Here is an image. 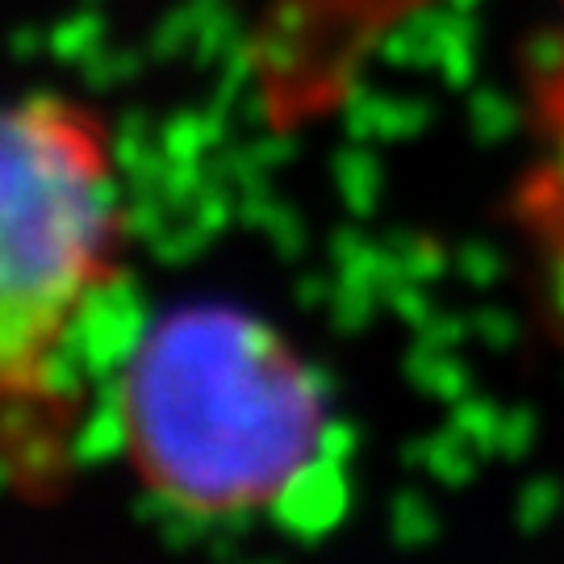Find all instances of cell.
I'll list each match as a JSON object with an SVG mask.
<instances>
[{
  "label": "cell",
  "instance_id": "6da1fadb",
  "mask_svg": "<svg viewBox=\"0 0 564 564\" xmlns=\"http://www.w3.org/2000/svg\"><path fill=\"white\" fill-rule=\"evenodd\" d=\"M130 377L142 464L188 502L272 494L314 456L326 405L263 318L181 310L151 330Z\"/></svg>",
  "mask_w": 564,
  "mask_h": 564
},
{
  "label": "cell",
  "instance_id": "7a4b0ae2",
  "mask_svg": "<svg viewBox=\"0 0 564 564\" xmlns=\"http://www.w3.org/2000/svg\"><path fill=\"white\" fill-rule=\"evenodd\" d=\"M101 126L55 93L21 97L4 118L0 223V364L9 389H30L46 343L97 276L113 226L118 181Z\"/></svg>",
  "mask_w": 564,
  "mask_h": 564
},
{
  "label": "cell",
  "instance_id": "3957f363",
  "mask_svg": "<svg viewBox=\"0 0 564 564\" xmlns=\"http://www.w3.org/2000/svg\"><path fill=\"white\" fill-rule=\"evenodd\" d=\"M142 339H147V305L139 297V284L126 272L88 284L76 310L55 330V343L80 356L88 381L121 372L134 360Z\"/></svg>",
  "mask_w": 564,
  "mask_h": 564
},
{
  "label": "cell",
  "instance_id": "277c9868",
  "mask_svg": "<svg viewBox=\"0 0 564 564\" xmlns=\"http://www.w3.org/2000/svg\"><path fill=\"white\" fill-rule=\"evenodd\" d=\"M351 506L347 464H335L326 456L297 464L272 494H268V523L297 544H318L343 523Z\"/></svg>",
  "mask_w": 564,
  "mask_h": 564
},
{
  "label": "cell",
  "instance_id": "5b68a950",
  "mask_svg": "<svg viewBox=\"0 0 564 564\" xmlns=\"http://www.w3.org/2000/svg\"><path fill=\"white\" fill-rule=\"evenodd\" d=\"M130 444H134L130 405H93V414L84 419L72 447H67V460L80 464V468H93V464L121 456Z\"/></svg>",
  "mask_w": 564,
  "mask_h": 564
},
{
  "label": "cell",
  "instance_id": "8992f818",
  "mask_svg": "<svg viewBox=\"0 0 564 564\" xmlns=\"http://www.w3.org/2000/svg\"><path fill=\"white\" fill-rule=\"evenodd\" d=\"M502 410L489 402V398H464V402L452 405V419L447 426L460 435L464 444H473V452L489 460V456H498V440H502Z\"/></svg>",
  "mask_w": 564,
  "mask_h": 564
},
{
  "label": "cell",
  "instance_id": "52a82bcc",
  "mask_svg": "<svg viewBox=\"0 0 564 564\" xmlns=\"http://www.w3.org/2000/svg\"><path fill=\"white\" fill-rule=\"evenodd\" d=\"M84 364L76 351H67L59 343H46L39 356V368H34V389H39L42 398H51V402H76L80 398V384H84Z\"/></svg>",
  "mask_w": 564,
  "mask_h": 564
},
{
  "label": "cell",
  "instance_id": "ba28073f",
  "mask_svg": "<svg viewBox=\"0 0 564 564\" xmlns=\"http://www.w3.org/2000/svg\"><path fill=\"white\" fill-rule=\"evenodd\" d=\"M389 535L398 547H423L440 535V519L431 514L419 489H398L389 502Z\"/></svg>",
  "mask_w": 564,
  "mask_h": 564
},
{
  "label": "cell",
  "instance_id": "9c48e42d",
  "mask_svg": "<svg viewBox=\"0 0 564 564\" xmlns=\"http://www.w3.org/2000/svg\"><path fill=\"white\" fill-rule=\"evenodd\" d=\"M477 452H473V444H464L460 435L447 426L444 435H435L431 440V456H426V473L435 477V481L452 485V489H460V485H468L473 477H477Z\"/></svg>",
  "mask_w": 564,
  "mask_h": 564
},
{
  "label": "cell",
  "instance_id": "30bf717a",
  "mask_svg": "<svg viewBox=\"0 0 564 564\" xmlns=\"http://www.w3.org/2000/svg\"><path fill=\"white\" fill-rule=\"evenodd\" d=\"M218 519H223V506L184 502L181 510H172L160 523V540L167 547H193L202 544V540H209V531L218 527Z\"/></svg>",
  "mask_w": 564,
  "mask_h": 564
},
{
  "label": "cell",
  "instance_id": "8fae6325",
  "mask_svg": "<svg viewBox=\"0 0 564 564\" xmlns=\"http://www.w3.org/2000/svg\"><path fill=\"white\" fill-rule=\"evenodd\" d=\"M561 502H564L561 481H552V477H535V481H527L523 494H519V510H514V519H519V531H523V535H535V531H544L547 519L561 510Z\"/></svg>",
  "mask_w": 564,
  "mask_h": 564
},
{
  "label": "cell",
  "instance_id": "7c38bea8",
  "mask_svg": "<svg viewBox=\"0 0 564 564\" xmlns=\"http://www.w3.org/2000/svg\"><path fill=\"white\" fill-rule=\"evenodd\" d=\"M13 464H18V473L25 477V481L46 485L51 477H59L63 456H59V447H55L51 435L34 431V435L18 440V447H13Z\"/></svg>",
  "mask_w": 564,
  "mask_h": 564
},
{
  "label": "cell",
  "instance_id": "4fadbf2b",
  "mask_svg": "<svg viewBox=\"0 0 564 564\" xmlns=\"http://www.w3.org/2000/svg\"><path fill=\"white\" fill-rule=\"evenodd\" d=\"M372 293L377 289L351 281H343L335 289V326H339L343 335H356V330L368 326V318H372Z\"/></svg>",
  "mask_w": 564,
  "mask_h": 564
},
{
  "label": "cell",
  "instance_id": "5bb4252c",
  "mask_svg": "<svg viewBox=\"0 0 564 564\" xmlns=\"http://www.w3.org/2000/svg\"><path fill=\"white\" fill-rule=\"evenodd\" d=\"M531 444H535V410H527V405L506 410L502 440H498V456H502V460H523Z\"/></svg>",
  "mask_w": 564,
  "mask_h": 564
},
{
  "label": "cell",
  "instance_id": "9a60e30c",
  "mask_svg": "<svg viewBox=\"0 0 564 564\" xmlns=\"http://www.w3.org/2000/svg\"><path fill=\"white\" fill-rule=\"evenodd\" d=\"M360 444V431L356 423H347V419H326L318 426V444H314V456H326V460L335 464H347L351 460V452Z\"/></svg>",
  "mask_w": 564,
  "mask_h": 564
},
{
  "label": "cell",
  "instance_id": "2e32d148",
  "mask_svg": "<svg viewBox=\"0 0 564 564\" xmlns=\"http://www.w3.org/2000/svg\"><path fill=\"white\" fill-rule=\"evenodd\" d=\"M440 364H444V347L419 339L410 351H405V377H410V384H414L419 393H426V398H431V384H435Z\"/></svg>",
  "mask_w": 564,
  "mask_h": 564
},
{
  "label": "cell",
  "instance_id": "e0dca14e",
  "mask_svg": "<svg viewBox=\"0 0 564 564\" xmlns=\"http://www.w3.org/2000/svg\"><path fill=\"white\" fill-rule=\"evenodd\" d=\"M473 393V377H468V368L460 360H447L440 364V372H435V384H431V398H440V402L456 405L464 402Z\"/></svg>",
  "mask_w": 564,
  "mask_h": 564
},
{
  "label": "cell",
  "instance_id": "ac0fdd59",
  "mask_svg": "<svg viewBox=\"0 0 564 564\" xmlns=\"http://www.w3.org/2000/svg\"><path fill=\"white\" fill-rule=\"evenodd\" d=\"M473 330H477L494 351H502V347H510V343L519 339V323H514L510 314H502V310H481V314L473 318Z\"/></svg>",
  "mask_w": 564,
  "mask_h": 564
},
{
  "label": "cell",
  "instance_id": "d6986e66",
  "mask_svg": "<svg viewBox=\"0 0 564 564\" xmlns=\"http://www.w3.org/2000/svg\"><path fill=\"white\" fill-rule=\"evenodd\" d=\"M4 431H9V440H25L39 431V410L25 398V389H13V398L4 405Z\"/></svg>",
  "mask_w": 564,
  "mask_h": 564
},
{
  "label": "cell",
  "instance_id": "ffe728a7",
  "mask_svg": "<svg viewBox=\"0 0 564 564\" xmlns=\"http://www.w3.org/2000/svg\"><path fill=\"white\" fill-rule=\"evenodd\" d=\"M384 297H389V305H393V310H398L414 330H423V326L435 318V314H431V305L423 302V293H419V289H410V284H393Z\"/></svg>",
  "mask_w": 564,
  "mask_h": 564
},
{
  "label": "cell",
  "instance_id": "44dd1931",
  "mask_svg": "<svg viewBox=\"0 0 564 564\" xmlns=\"http://www.w3.org/2000/svg\"><path fill=\"white\" fill-rule=\"evenodd\" d=\"M468 330H473V323H468V318H456V314H435V318L419 330V339L435 343V347H444V351H447V347H456Z\"/></svg>",
  "mask_w": 564,
  "mask_h": 564
},
{
  "label": "cell",
  "instance_id": "7402d4cb",
  "mask_svg": "<svg viewBox=\"0 0 564 564\" xmlns=\"http://www.w3.org/2000/svg\"><path fill=\"white\" fill-rule=\"evenodd\" d=\"M460 268L473 284H489L498 272H502V260H498L489 247H468V251L460 256Z\"/></svg>",
  "mask_w": 564,
  "mask_h": 564
},
{
  "label": "cell",
  "instance_id": "603a6c76",
  "mask_svg": "<svg viewBox=\"0 0 564 564\" xmlns=\"http://www.w3.org/2000/svg\"><path fill=\"white\" fill-rule=\"evenodd\" d=\"M405 263V276L410 281H431V276H440L444 272V256L435 251V247H410L402 256Z\"/></svg>",
  "mask_w": 564,
  "mask_h": 564
},
{
  "label": "cell",
  "instance_id": "cb8c5ba5",
  "mask_svg": "<svg viewBox=\"0 0 564 564\" xmlns=\"http://www.w3.org/2000/svg\"><path fill=\"white\" fill-rule=\"evenodd\" d=\"M256 523V510H251V498H242V502H226L223 506V519H218V531L226 535H247Z\"/></svg>",
  "mask_w": 564,
  "mask_h": 564
},
{
  "label": "cell",
  "instance_id": "d4e9b609",
  "mask_svg": "<svg viewBox=\"0 0 564 564\" xmlns=\"http://www.w3.org/2000/svg\"><path fill=\"white\" fill-rule=\"evenodd\" d=\"M302 377H305V384L314 389V398H318L323 405L330 402V398H335V389H339V384H335V377L326 372L323 364H302Z\"/></svg>",
  "mask_w": 564,
  "mask_h": 564
},
{
  "label": "cell",
  "instance_id": "484cf974",
  "mask_svg": "<svg viewBox=\"0 0 564 564\" xmlns=\"http://www.w3.org/2000/svg\"><path fill=\"white\" fill-rule=\"evenodd\" d=\"M326 293H330V284L318 281V276H310V281L297 284V302H302V305H318V302H326Z\"/></svg>",
  "mask_w": 564,
  "mask_h": 564
},
{
  "label": "cell",
  "instance_id": "4316f807",
  "mask_svg": "<svg viewBox=\"0 0 564 564\" xmlns=\"http://www.w3.org/2000/svg\"><path fill=\"white\" fill-rule=\"evenodd\" d=\"M426 456H431V440H410V444L402 447L405 468H426Z\"/></svg>",
  "mask_w": 564,
  "mask_h": 564
},
{
  "label": "cell",
  "instance_id": "83f0119b",
  "mask_svg": "<svg viewBox=\"0 0 564 564\" xmlns=\"http://www.w3.org/2000/svg\"><path fill=\"white\" fill-rule=\"evenodd\" d=\"M235 540H239V535H218V540H209V556H214V561L218 564H235Z\"/></svg>",
  "mask_w": 564,
  "mask_h": 564
},
{
  "label": "cell",
  "instance_id": "f1b7e54d",
  "mask_svg": "<svg viewBox=\"0 0 564 564\" xmlns=\"http://www.w3.org/2000/svg\"><path fill=\"white\" fill-rule=\"evenodd\" d=\"M556 305H561V314H564V256H561V263H556Z\"/></svg>",
  "mask_w": 564,
  "mask_h": 564
},
{
  "label": "cell",
  "instance_id": "f546056e",
  "mask_svg": "<svg viewBox=\"0 0 564 564\" xmlns=\"http://www.w3.org/2000/svg\"><path fill=\"white\" fill-rule=\"evenodd\" d=\"M235 564H281V561H235Z\"/></svg>",
  "mask_w": 564,
  "mask_h": 564
}]
</instances>
